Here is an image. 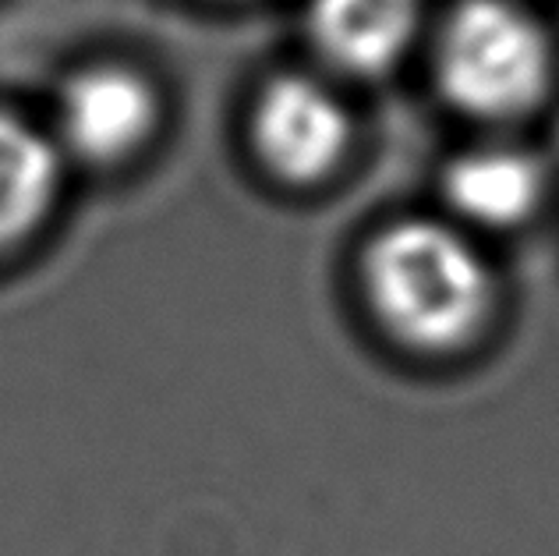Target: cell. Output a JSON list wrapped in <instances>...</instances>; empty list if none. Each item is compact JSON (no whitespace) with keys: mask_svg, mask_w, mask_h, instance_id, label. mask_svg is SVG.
I'll return each instance as SVG.
<instances>
[{"mask_svg":"<svg viewBox=\"0 0 559 556\" xmlns=\"http://www.w3.org/2000/svg\"><path fill=\"white\" fill-rule=\"evenodd\" d=\"M443 196L453 213L478 227H518L546 199V174L532 153L485 145L443 170Z\"/></svg>","mask_w":559,"mask_h":556,"instance_id":"obj_6","label":"cell"},{"mask_svg":"<svg viewBox=\"0 0 559 556\" xmlns=\"http://www.w3.org/2000/svg\"><path fill=\"white\" fill-rule=\"evenodd\" d=\"M436 82L453 110L518 121L552 85L549 33L513 0H461L439 25Z\"/></svg>","mask_w":559,"mask_h":556,"instance_id":"obj_2","label":"cell"},{"mask_svg":"<svg viewBox=\"0 0 559 556\" xmlns=\"http://www.w3.org/2000/svg\"><path fill=\"white\" fill-rule=\"evenodd\" d=\"M365 295L396 344L421 355L464 351L489 327L496 276L464 230L439 221H401L369 245Z\"/></svg>","mask_w":559,"mask_h":556,"instance_id":"obj_1","label":"cell"},{"mask_svg":"<svg viewBox=\"0 0 559 556\" xmlns=\"http://www.w3.org/2000/svg\"><path fill=\"white\" fill-rule=\"evenodd\" d=\"M68 150L96 167L124 164L153 139L159 96L142 71L128 64H93L64 82L57 107Z\"/></svg>","mask_w":559,"mask_h":556,"instance_id":"obj_4","label":"cell"},{"mask_svg":"<svg viewBox=\"0 0 559 556\" xmlns=\"http://www.w3.org/2000/svg\"><path fill=\"white\" fill-rule=\"evenodd\" d=\"M61 192L53 142L19 114L0 110V256L19 248L47 221Z\"/></svg>","mask_w":559,"mask_h":556,"instance_id":"obj_7","label":"cell"},{"mask_svg":"<svg viewBox=\"0 0 559 556\" xmlns=\"http://www.w3.org/2000/svg\"><path fill=\"white\" fill-rule=\"evenodd\" d=\"M425 0H312L308 33L319 54L347 75H382L418 36Z\"/></svg>","mask_w":559,"mask_h":556,"instance_id":"obj_5","label":"cell"},{"mask_svg":"<svg viewBox=\"0 0 559 556\" xmlns=\"http://www.w3.org/2000/svg\"><path fill=\"white\" fill-rule=\"evenodd\" d=\"M252 150L276 181L319 185L347 159L355 121L330 85L308 75H276L252 107Z\"/></svg>","mask_w":559,"mask_h":556,"instance_id":"obj_3","label":"cell"}]
</instances>
